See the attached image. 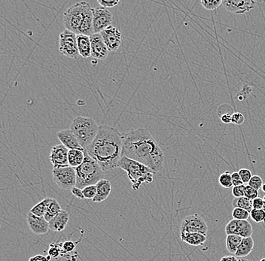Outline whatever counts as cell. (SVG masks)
<instances>
[{
  "label": "cell",
  "instance_id": "cell-1",
  "mask_svg": "<svg viewBox=\"0 0 265 261\" xmlns=\"http://www.w3.org/2000/svg\"><path fill=\"white\" fill-rule=\"evenodd\" d=\"M122 142V157L144 164L155 174L162 170L165 155L147 130L139 128L123 132Z\"/></svg>",
  "mask_w": 265,
  "mask_h": 261
},
{
  "label": "cell",
  "instance_id": "cell-2",
  "mask_svg": "<svg viewBox=\"0 0 265 261\" xmlns=\"http://www.w3.org/2000/svg\"><path fill=\"white\" fill-rule=\"evenodd\" d=\"M122 148V133L112 127L102 125L95 140L85 150L104 172H109L118 167Z\"/></svg>",
  "mask_w": 265,
  "mask_h": 261
},
{
  "label": "cell",
  "instance_id": "cell-3",
  "mask_svg": "<svg viewBox=\"0 0 265 261\" xmlns=\"http://www.w3.org/2000/svg\"><path fill=\"white\" fill-rule=\"evenodd\" d=\"M64 24L66 30L76 35L91 36L94 32L93 8L87 2L75 3L64 13Z\"/></svg>",
  "mask_w": 265,
  "mask_h": 261
},
{
  "label": "cell",
  "instance_id": "cell-4",
  "mask_svg": "<svg viewBox=\"0 0 265 261\" xmlns=\"http://www.w3.org/2000/svg\"><path fill=\"white\" fill-rule=\"evenodd\" d=\"M118 167L125 170L131 182L132 189L138 191L144 183L153 182L155 172L144 164L123 156L118 163Z\"/></svg>",
  "mask_w": 265,
  "mask_h": 261
},
{
  "label": "cell",
  "instance_id": "cell-5",
  "mask_svg": "<svg viewBox=\"0 0 265 261\" xmlns=\"http://www.w3.org/2000/svg\"><path fill=\"white\" fill-rule=\"evenodd\" d=\"M75 169L76 172V187L81 189L97 185L102 179L105 172L97 161L89 156L85 149L84 162Z\"/></svg>",
  "mask_w": 265,
  "mask_h": 261
},
{
  "label": "cell",
  "instance_id": "cell-6",
  "mask_svg": "<svg viewBox=\"0 0 265 261\" xmlns=\"http://www.w3.org/2000/svg\"><path fill=\"white\" fill-rule=\"evenodd\" d=\"M69 129L75 134L81 146L85 149L95 140L99 127L93 118L78 116L72 121Z\"/></svg>",
  "mask_w": 265,
  "mask_h": 261
},
{
  "label": "cell",
  "instance_id": "cell-7",
  "mask_svg": "<svg viewBox=\"0 0 265 261\" xmlns=\"http://www.w3.org/2000/svg\"><path fill=\"white\" fill-rule=\"evenodd\" d=\"M53 180L63 190H72L76 187V172L75 168L70 166L54 168Z\"/></svg>",
  "mask_w": 265,
  "mask_h": 261
},
{
  "label": "cell",
  "instance_id": "cell-8",
  "mask_svg": "<svg viewBox=\"0 0 265 261\" xmlns=\"http://www.w3.org/2000/svg\"><path fill=\"white\" fill-rule=\"evenodd\" d=\"M60 52L66 58L76 59L80 55L78 52L77 35L68 30L60 34Z\"/></svg>",
  "mask_w": 265,
  "mask_h": 261
},
{
  "label": "cell",
  "instance_id": "cell-9",
  "mask_svg": "<svg viewBox=\"0 0 265 261\" xmlns=\"http://www.w3.org/2000/svg\"><path fill=\"white\" fill-rule=\"evenodd\" d=\"M200 233L206 236L208 226L204 219L200 215L195 213L188 215L182 220L180 226V233Z\"/></svg>",
  "mask_w": 265,
  "mask_h": 261
},
{
  "label": "cell",
  "instance_id": "cell-10",
  "mask_svg": "<svg viewBox=\"0 0 265 261\" xmlns=\"http://www.w3.org/2000/svg\"><path fill=\"white\" fill-rule=\"evenodd\" d=\"M113 17L106 8L99 7L93 8V27L95 33L101 32L112 26Z\"/></svg>",
  "mask_w": 265,
  "mask_h": 261
},
{
  "label": "cell",
  "instance_id": "cell-11",
  "mask_svg": "<svg viewBox=\"0 0 265 261\" xmlns=\"http://www.w3.org/2000/svg\"><path fill=\"white\" fill-rule=\"evenodd\" d=\"M225 233L237 235L243 238L250 237L253 233V228L248 221L233 219L225 227Z\"/></svg>",
  "mask_w": 265,
  "mask_h": 261
},
{
  "label": "cell",
  "instance_id": "cell-12",
  "mask_svg": "<svg viewBox=\"0 0 265 261\" xmlns=\"http://www.w3.org/2000/svg\"><path fill=\"white\" fill-rule=\"evenodd\" d=\"M100 34L109 51H116L122 45V33L117 27L110 26Z\"/></svg>",
  "mask_w": 265,
  "mask_h": 261
},
{
  "label": "cell",
  "instance_id": "cell-13",
  "mask_svg": "<svg viewBox=\"0 0 265 261\" xmlns=\"http://www.w3.org/2000/svg\"><path fill=\"white\" fill-rule=\"evenodd\" d=\"M90 38L91 42V57L99 61L106 59L109 55V51L104 42L101 34H93Z\"/></svg>",
  "mask_w": 265,
  "mask_h": 261
},
{
  "label": "cell",
  "instance_id": "cell-14",
  "mask_svg": "<svg viewBox=\"0 0 265 261\" xmlns=\"http://www.w3.org/2000/svg\"><path fill=\"white\" fill-rule=\"evenodd\" d=\"M256 2L252 0H223L222 5L228 11L236 14L241 15L244 13L249 12L255 7Z\"/></svg>",
  "mask_w": 265,
  "mask_h": 261
},
{
  "label": "cell",
  "instance_id": "cell-15",
  "mask_svg": "<svg viewBox=\"0 0 265 261\" xmlns=\"http://www.w3.org/2000/svg\"><path fill=\"white\" fill-rule=\"evenodd\" d=\"M69 151L64 145H58L53 147L50 153V161L54 168L69 166L68 161Z\"/></svg>",
  "mask_w": 265,
  "mask_h": 261
},
{
  "label": "cell",
  "instance_id": "cell-16",
  "mask_svg": "<svg viewBox=\"0 0 265 261\" xmlns=\"http://www.w3.org/2000/svg\"><path fill=\"white\" fill-rule=\"evenodd\" d=\"M28 225L31 230L35 235L46 234L49 230V223L44 217H38L29 212L27 216Z\"/></svg>",
  "mask_w": 265,
  "mask_h": 261
},
{
  "label": "cell",
  "instance_id": "cell-17",
  "mask_svg": "<svg viewBox=\"0 0 265 261\" xmlns=\"http://www.w3.org/2000/svg\"><path fill=\"white\" fill-rule=\"evenodd\" d=\"M57 136L61 141L62 145H64L66 148L69 150L84 149L81 146L80 143L78 142L75 134L72 132L70 129L59 131V132H57Z\"/></svg>",
  "mask_w": 265,
  "mask_h": 261
},
{
  "label": "cell",
  "instance_id": "cell-18",
  "mask_svg": "<svg viewBox=\"0 0 265 261\" xmlns=\"http://www.w3.org/2000/svg\"><path fill=\"white\" fill-rule=\"evenodd\" d=\"M69 221V213L66 211L62 209V211L57 216L48 222L50 229L55 232H61L66 228Z\"/></svg>",
  "mask_w": 265,
  "mask_h": 261
},
{
  "label": "cell",
  "instance_id": "cell-19",
  "mask_svg": "<svg viewBox=\"0 0 265 261\" xmlns=\"http://www.w3.org/2000/svg\"><path fill=\"white\" fill-rule=\"evenodd\" d=\"M96 185L98 192L95 199H93V202H101L109 197L112 192V185L109 180L102 178Z\"/></svg>",
  "mask_w": 265,
  "mask_h": 261
},
{
  "label": "cell",
  "instance_id": "cell-20",
  "mask_svg": "<svg viewBox=\"0 0 265 261\" xmlns=\"http://www.w3.org/2000/svg\"><path fill=\"white\" fill-rule=\"evenodd\" d=\"M78 52L80 56L87 59L91 56V42L90 36L85 35H77Z\"/></svg>",
  "mask_w": 265,
  "mask_h": 261
},
{
  "label": "cell",
  "instance_id": "cell-21",
  "mask_svg": "<svg viewBox=\"0 0 265 261\" xmlns=\"http://www.w3.org/2000/svg\"><path fill=\"white\" fill-rule=\"evenodd\" d=\"M181 239L182 242L192 246H202L206 242V236L200 233H180Z\"/></svg>",
  "mask_w": 265,
  "mask_h": 261
},
{
  "label": "cell",
  "instance_id": "cell-22",
  "mask_svg": "<svg viewBox=\"0 0 265 261\" xmlns=\"http://www.w3.org/2000/svg\"><path fill=\"white\" fill-rule=\"evenodd\" d=\"M255 242L252 236L250 237L243 238L241 243L238 247L235 256L236 258H244L250 255L254 249Z\"/></svg>",
  "mask_w": 265,
  "mask_h": 261
},
{
  "label": "cell",
  "instance_id": "cell-23",
  "mask_svg": "<svg viewBox=\"0 0 265 261\" xmlns=\"http://www.w3.org/2000/svg\"><path fill=\"white\" fill-rule=\"evenodd\" d=\"M85 160V149L69 150L68 155L69 165L72 167L77 168L82 165Z\"/></svg>",
  "mask_w": 265,
  "mask_h": 261
},
{
  "label": "cell",
  "instance_id": "cell-24",
  "mask_svg": "<svg viewBox=\"0 0 265 261\" xmlns=\"http://www.w3.org/2000/svg\"><path fill=\"white\" fill-rule=\"evenodd\" d=\"M52 198L47 197L34 205L30 212L38 217H45L50 204L52 202Z\"/></svg>",
  "mask_w": 265,
  "mask_h": 261
},
{
  "label": "cell",
  "instance_id": "cell-25",
  "mask_svg": "<svg viewBox=\"0 0 265 261\" xmlns=\"http://www.w3.org/2000/svg\"><path fill=\"white\" fill-rule=\"evenodd\" d=\"M243 238L237 235H228L226 238V248L229 253L235 255L238 247L241 243Z\"/></svg>",
  "mask_w": 265,
  "mask_h": 261
},
{
  "label": "cell",
  "instance_id": "cell-26",
  "mask_svg": "<svg viewBox=\"0 0 265 261\" xmlns=\"http://www.w3.org/2000/svg\"><path fill=\"white\" fill-rule=\"evenodd\" d=\"M233 208H240L245 209L249 212H252L253 209V200L248 199L246 196L243 197L235 198L232 202Z\"/></svg>",
  "mask_w": 265,
  "mask_h": 261
},
{
  "label": "cell",
  "instance_id": "cell-27",
  "mask_svg": "<svg viewBox=\"0 0 265 261\" xmlns=\"http://www.w3.org/2000/svg\"><path fill=\"white\" fill-rule=\"evenodd\" d=\"M61 211H62V209H61L59 202L56 199H53L52 202L50 204L49 207H48L44 218H45L47 222H49L51 220L57 216Z\"/></svg>",
  "mask_w": 265,
  "mask_h": 261
},
{
  "label": "cell",
  "instance_id": "cell-28",
  "mask_svg": "<svg viewBox=\"0 0 265 261\" xmlns=\"http://www.w3.org/2000/svg\"><path fill=\"white\" fill-rule=\"evenodd\" d=\"M219 183L224 188H230L233 187L232 174L229 171L223 172L219 178Z\"/></svg>",
  "mask_w": 265,
  "mask_h": 261
},
{
  "label": "cell",
  "instance_id": "cell-29",
  "mask_svg": "<svg viewBox=\"0 0 265 261\" xmlns=\"http://www.w3.org/2000/svg\"><path fill=\"white\" fill-rule=\"evenodd\" d=\"M232 216L233 219L247 221L250 218V212L240 208H234L232 212Z\"/></svg>",
  "mask_w": 265,
  "mask_h": 261
},
{
  "label": "cell",
  "instance_id": "cell-30",
  "mask_svg": "<svg viewBox=\"0 0 265 261\" xmlns=\"http://www.w3.org/2000/svg\"><path fill=\"white\" fill-rule=\"evenodd\" d=\"M200 4L205 9L214 11L222 5V0H201Z\"/></svg>",
  "mask_w": 265,
  "mask_h": 261
},
{
  "label": "cell",
  "instance_id": "cell-31",
  "mask_svg": "<svg viewBox=\"0 0 265 261\" xmlns=\"http://www.w3.org/2000/svg\"><path fill=\"white\" fill-rule=\"evenodd\" d=\"M250 218L256 223H265V211L263 209H253L250 212Z\"/></svg>",
  "mask_w": 265,
  "mask_h": 261
},
{
  "label": "cell",
  "instance_id": "cell-32",
  "mask_svg": "<svg viewBox=\"0 0 265 261\" xmlns=\"http://www.w3.org/2000/svg\"><path fill=\"white\" fill-rule=\"evenodd\" d=\"M83 191L84 196L85 199H94L96 196L97 192H98V188L97 185H91V186L86 187V188L82 189Z\"/></svg>",
  "mask_w": 265,
  "mask_h": 261
},
{
  "label": "cell",
  "instance_id": "cell-33",
  "mask_svg": "<svg viewBox=\"0 0 265 261\" xmlns=\"http://www.w3.org/2000/svg\"><path fill=\"white\" fill-rule=\"evenodd\" d=\"M249 185L254 189L259 190L262 189L263 187V180L259 175H253L249 181Z\"/></svg>",
  "mask_w": 265,
  "mask_h": 261
},
{
  "label": "cell",
  "instance_id": "cell-34",
  "mask_svg": "<svg viewBox=\"0 0 265 261\" xmlns=\"http://www.w3.org/2000/svg\"><path fill=\"white\" fill-rule=\"evenodd\" d=\"M61 253H62V248L61 245L58 244L51 245L48 252V256L51 257V258H58L61 255Z\"/></svg>",
  "mask_w": 265,
  "mask_h": 261
},
{
  "label": "cell",
  "instance_id": "cell-35",
  "mask_svg": "<svg viewBox=\"0 0 265 261\" xmlns=\"http://www.w3.org/2000/svg\"><path fill=\"white\" fill-rule=\"evenodd\" d=\"M244 196H246L248 199H251V200H253V199L259 197V191L249 186V185H246Z\"/></svg>",
  "mask_w": 265,
  "mask_h": 261
},
{
  "label": "cell",
  "instance_id": "cell-36",
  "mask_svg": "<svg viewBox=\"0 0 265 261\" xmlns=\"http://www.w3.org/2000/svg\"><path fill=\"white\" fill-rule=\"evenodd\" d=\"M245 189H246V185H245L233 187L232 195L235 198L243 197L245 196Z\"/></svg>",
  "mask_w": 265,
  "mask_h": 261
},
{
  "label": "cell",
  "instance_id": "cell-37",
  "mask_svg": "<svg viewBox=\"0 0 265 261\" xmlns=\"http://www.w3.org/2000/svg\"><path fill=\"white\" fill-rule=\"evenodd\" d=\"M239 174H240V178H241L243 184L249 183L251 178H252V177H253V175H252V172H251V171L248 169H240V171H239Z\"/></svg>",
  "mask_w": 265,
  "mask_h": 261
},
{
  "label": "cell",
  "instance_id": "cell-38",
  "mask_svg": "<svg viewBox=\"0 0 265 261\" xmlns=\"http://www.w3.org/2000/svg\"><path fill=\"white\" fill-rule=\"evenodd\" d=\"M61 248H62V253H69L75 249V244L72 241H66Z\"/></svg>",
  "mask_w": 265,
  "mask_h": 261
},
{
  "label": "cell",
  "instance_id": "cell-39",
  "mask_svg": "<svg viewBox=\"0 0 265 261\" xmlns=\"http://www.w3.org/2000/svg\"><path fill=\"white\" fill-rule=\"evenodd\" d=\"M245 121V117L240 112H235L232 115V124L234 125H243Z\"/></svg>",
  "mask_w": 265,
  "mask_h": 261
},
{
  "label": "cell",
  "instance_id": "cell-40",
  "mask_svg": "<svg viewBox=\"0 0 265 261\" xmlns=\"http://www.w3.org/2000/svg\"><path fill=\"white\" fill-rule=\"evenodd\" d=\"M98 3L102 7V8H113L117 6L118 4L120 3L119 0H115V1H102V0H98Z\"/></svg>",
  "mask_w": 265,
  "mask_h": 261
},
{
  "label": "cell",
  "instance_id": "cell-41",
  "mask_svg": "<svg viewBox=\"0 0 265 261\" xmlns=\"http://www.w3.org/2000/svg\"><path fill=\"white\" fill-rule=\"evenodd\" d=\"M232 183L233 187L240 186V185H244L241 178H240L239 172H233L232 173Z\"/></svg>",
  "mask_w": 265,
  "mask_h": 261
},
{
  "label": "cell",
  "instance_id": "cell-42",
  "mask_svg": "<svg viewBox=\"0 0 265 261\" xmlns=\"http://www.w3.org/2000/svg\"><path fill=\"white\" fill-rule=\"evenodd\" d=\"M265 201L260 197H257L253 200V209H263Z\"/></svg>",
  "mask_w": 265,
  "mask_h": 261
},
{
  "label": "cell",
  "instance_id": "cell-43",
  "mask_svg": "<svg viewBox=\"0 0 265 261\" xmlns=\"http://www.w3.org/2000/svg\"><path fill=\"white\" fill-rule=\"evenodd\" d=\"M72 195L75 196V197L78 198L79 199H85V196H84L83 191L81 188H77V187H74L72 190Z\"/></svg>",
  "mask_w": 265,
  "mask_h": 261
},
{
  "label": "cell",
  "instance_id": "cell-44",
  "mask_svg": "<svg viewBox=\"0 0 265 261\" xmlns=\"http://www.w3.org/2000/svg\"><path fill=\"white\" fill-rule=\"evenodd\" d=\"M51 258L50 256H44V255H35L30 258L29 261H51Z\"/></svg>",
  "mask_w": 265,
  "mask_h": 261
},
{
  "label": "cell",
  "instance_id": "cell-45",
  "mask_svg": "<svg viewBox=\"0 0 265 261\" xmlns=\"http://www.w3.org/2000/svg\"><path fill=\"white\" fill-rule=\"evenodd\" d=\"M221 120L225 124H230L232 121V115L229 113H225L221 116Z\"/></svg>",
  "mask_w": 265,
  "mask_h": 261
},
{
  "label": "cell",
  "instance_id": "cell-46",
  "mask_svg": "<svg viewBox=\"0 0 265 261\" xmlns=\"http://www.w3.org/2000/svg\"><path fill=\"white\" fill-rule=\"evenodd\" d=\"M220 261H239V260L236 259V256H232V255H229V256H225L222 258Z\"/></svg>",
  "mask_w": 265,
  "mask_h": 261
},
{
  "label": "cell",
  "instance_id": "cell-47",
  "mask_svg": "<svg viewBox=\"0 0 265 261\" xmlns=\"http://www.w3.org/2000/svg\"><path fill=\"white\" fill-rule=\"evenodd\" d=\"M262 191H263L264 192H265V184H264L263 187H262Z\"/></svg>",
  "mask_w": 265,
  "mask_h": 261
},
{
  "label": "cell",
  "instance_id": "cell-48",
  "mask_svg": "<svg viewBox=\"0 0 265 261\" xmlns=\"http://www.w3.org/2000/svg\"><path fill=\"white\" fill-rule=\"evenodd\" d=\"M239 261H249V260L240 259L239 260Z\"/></svg>",
  "mask_w": 265,
  "mask_h": 261
},
{
  "label": "cell",
  "instance_id": "cell-49",
  "mask_svg": "<svg viewBox=\"0 0 265 261\" xmlns=\"http://www.w3.org/2000/svg\"><path fill=\"white\" fill-rule=\"evenodd\" d=\"M260 261H265V258H262V259Z\"/></svg>",
  "mask_w": 265,
  "mask_h": 261
},
{
  "label": "cell",
  "instance_id": "cell-50",
  "mask_svg": "<svg viewBox=\"0 0 265 261\" xmlns=\"http://www.w3.org/2000/svg\"><path fill=\"white\" fill-rule=\"evenodd\" d=\"M263 199H264V201H265V196H264Z\"/></svg>",
  "mask_w": 265,
  "mask_h": 261
}]
</instances>
